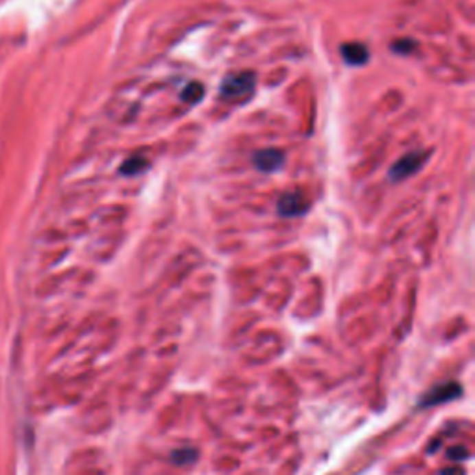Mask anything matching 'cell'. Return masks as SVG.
<instances>
[{"label":"cell","instance_id":"7","mask_svg":"<svg viewBox=\"0 0 475 475\" xmlns=\"http://www.w3.org/2000/svg\"><path fill=\"white\" fill-rule=\"evenodd\" d=\"M147 167H149V162H147L143 157L136 154V157L126 158L125 162H123V165H121V169H119V173L125 176H134L143 173Z\"/></svg>","mask_w":475,"mask_h":475},{"label":"cell","instance_id":"11","mask_svg":"<svg viewBox=\"0 0 475 475\" xmlns=\"http://www.w3.org/2000/svg\"><path fill=\"white\" fill-rule=\"evenodd\" d=\"M450 459L451 461H466L468 459V451L464 450L463 445H459V448L450 451Z\"/></svg>","mask_w":475,"mask_h":475},{"label":"cell","instance_id":"1","mask_svg":"<svg viewBox=\"0 0 475 475\" xmlns=\"http://www.w3.org/2000/svg\"><path fill=\"white\" fill-rule=\"evenodd\" d=\"M255 86H257V76L249 71L227 76L219 88V99L232 102V104H242L253 97Z\"/></svg>","mask_w":475,"mask_h":475},{"label":"cell","instance_id":"5","mask_svg":"<svg viewBox=\"0 0 475 475\" xmlns=\"http://www.w3.org/2000/svg\"><path fill=\"white\" fill-rule=\"evenodd\" d=\"M253 162L262 173H275L284 165V152L279 149H262L255 152Z\"/></svg>","mask_w":475,"mask_h":475},{"label":"cell","instance_id":"8","mask_svg":"<svg viewBox=\"0 0 475 475\" xmlns=\"http://www.w3.org/2000/svg\"><path fill=\"white\" fill-rule=\"evenodd\" d=\"M202 97H205V88L199 82H192L182 91V100L188 102V104H197V102L202 100Z\"/></svg>","mask_w":475,"mask_h":475},{"label":"cell","instance_id":"4","mask_svg":"<svg viewBox=\"0 0 475 475\" xmlns=\"http://www.w3.org/2000/svg\"><path fill=\"white\" fill-rule=\"evenodd\" d=\"M461 395H463V388L459 386L456 382H442V384L432 386L429 392H426V394L421 395L419 406H421V408H427V406L442 405V403L456 399V397H461Z\"/></svg>","mask_w":475,"mask_h":475},{"label":"cell","instance_id":"2","mask_svg":"<svg viewBox=\"0 0 475 475\" xmlns=\"http://www.w3.org/2000/svg\"><path fill=\"white\" fill-rule=\"evenodd\" d=\"M427 152H408L403 158H399L397 162L390 169V178L394 182H401L410 178L416 175L419 169L427 163Z\"/></svg>","mask_w":475,"mask_h":475},{"label":"cell","instance_id":"3","mask_svg":"<svg viewBox=\"0 0 475 475\" xmlns=\"http://www.w3.org/2000/svg\"><path fill=\"white\" fill-rule=\"evenodd\" d=\"M310 208L308 197L301 189H292L279 199L277 202V213L282 218H301Z\"/></svg>","mask_w":475,"mask_h":475},{"label":"cell","instance_id":"9","mask_svg":"<svg viewBox=\"0 0 475 475\" xmlns=\"http://www.w3.org/2000/svg\"><path fill=\"white\" fill-rule=\"evenodd\" d=\"M414 47H416V43L410 41V39H401L399 43L394 45V50L399 52V54H408V52H413Z\"/></svg>","mask_w":475,"mask_h":475},{"label":"cell","instance_id":"10","mask_svg":"<svg viewBox=\"0 0 475 475\" xmlns=\"http://www.w3.org/2000/svg\"><path fill=\"white\" fill-rule=\"evenodd\" d=\"M181 459H186L184 463H192L195 459V453L192 450H181L176 451V453H173V461H175V463H178Z\"/></svg>","mask_w":475,"mask_h":475},{"label":"cell","instance_id":"6","mask_svg":"<svg viewBox=\"0 0 475 475\" xmlns=\"http://www.w3.org/2000/svg\"><path fill=\"white\" fill-rule=\"evenodd\" d=\"M340 54L344 58V62L353 67H360L369 62V50L366 45L353 41V43H344L340 47Z\"/></svg>","mask_w":475,"mask_h":475}]
</instances>
